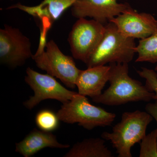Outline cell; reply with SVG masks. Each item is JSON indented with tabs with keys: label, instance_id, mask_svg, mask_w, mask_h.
Listing matches in <instances>:
<instances>
[{
	"label": "cell",
	"instance_id": "obj_13",
	"mask_svg": "<svg viewBox=\"0 0 157 157\" xmlns=\"http://www.w3.org/2000/svg\"><path fill=\"white\" fill-rule=\"evenodd\" d=\"M48 147L64 149L69 148L70 145L59 143L56 136L51 132L34 129L23 140L16 144L15 151L24 157H30Z\"/></svg>",
	"mask_w": 157,
	"mask_h": 157
},
{
	"label": "cell",
	"instance_id": "obj_3",
	"mask_svg": "<svg viewBox=\"0 0 157 157\" xmlns=\"http://www.w3.org/2000/svg\"><path fill=\"white\" fill-rule=\"evenodd\" d=\"M136 47L135 39L124 36L114 23L109 22L105 25L104 36L86 66L91 67L113 63H128L136 53Z\"/></svg>",
	"mask_w": 157,
	"mask_h": 157
},
{
	"label": "cell",
	"instance_id": "obj_8",
	"mask_svg": "<svg viewBox=\"0 0 157 157\" xmlns=\"http://www.w3.org/2000/svg\"><path fill=\"white\" fill-rule=\"evenodd\" d=\"M32 44L19 29L5 25L0 29V62L9 67L23 66L33 58Z\"/></svg>",
	"mask_w": 157,
	"mask_h": 157
},
{
	"label": "cell",
	"instance_id": "obj_1",
	"mask_svg": "<svg viewBox=\"0 0 157 157\" xmlns=\"http://www.w3.org/2000/svg\"><path fill=\"white\" fill-rule=\"evenodd\" d=\"M109 86L93 101L108 106H119L129 102L153 100L155 93L151 92L140 82L129 75L128 63H111Z\"/></svg>",
	"mask_w": 157,
	"mask_h": 157
},
{
	"label": "cell",
	"instance_id": "obj_17",
	"mask_svg": "<svg viewBox=\"0 0 157 157\" xmlns=\"http://www.w3.org/2000/svg\"><path fill=\"white\" fill-rule=\"evenodd\" d=\"M139 157H157V128L141 140Z\"/></svg>",
	"mask_w": 157,
	"mask_h": 157
},
{
	"label": "cell",
	"instance_id": "obj_16",
	"mask_svg": "<svg viewBox=\"0 0 157 157\" xmlns=\"http://www.w3.org/2000/svg\"><path fill=\"white\" fill-rule=\"evenodd\" d=\"M35 121L40 130L51 132L59 128L60 120L57 113L50 109H44L37 113Z\"/></svg>",
	"mask_w": 157,
	"mask_h": 157
},
{
	"label": "cell",
	"instance_id": "obj_14",
	"mask_svg": "<svg viewBox=\"0 0 157 157\" xmlns=\"http://www.w3.org/2000/svg\"><path fill=\"white\" fill-rule=\"evenodd\" d=\"M103 138H90L75 144L64 157H112Z\"/></svg>",
	"mask_w": 157,
	"mask_h": 157
},
{
	"label": "cell",
	"instance_id": "obj_20",
	"mask_svg": "<svg viewBox=\"0 0 157 157\" xmlns=\"http://www.w3.org/2000/svg\"><path fill=\"white\" fill-rule=\"evenodd\" d=\"M155 70L156 71H157V66L155 67Z\"/></svg>",
	"mask_w": 157,
	"mask_h": 157
},
{
	"label": "cell",
	"instance_id": "obj_10",
	"mask_svg": "<svg viewBox=\"0 0 157 157\" xmlns=\"http://www.w3.org/2000/svg\"><path fill=\"white\" fill-rule=\"evenodd\" d=\"M109 22L114 23L124 36L134 39L147 38L157 29V20L152 14L138 13L132 7Z\"/></svg>",
	"mask_w": 157,
	"mask_h": 157
},
{
	"label": "cell",
	"instance_id": "obj_6",
	"mask_svg": "<svg viewBox=\"0 0 157 157\" xmlns=\"http://www.w3.org/2000/svg\"><path fill=\"white\" fill-rule=\"evenodd\" d=\"M105 31V25L92 19L78 18L68 38L73 57L86 64L101 42Z\"/></svg>",
	"mask_w": 157,
	"mask_h": 157
},
{
	"label": "cell",
	"instance_id": "obj_4",
	"mask_svg": "<svg viewBox=\"0 0 157 157\" xmlns=\"http://www.w3.org/2000/svg\"><path fill=\"white\" fill-rule=\"evenodd\" d=\"M73 58L64 54L55 42L51 40L45 45L39 44L32 59L39 69L59 78L67 87L74 89L81 70L76 67Z\"/></svg>",
	"mask_w": 157,
	"mask_h": 157
},
{
	"label": "cell",
	"instance_id": "obj_18",
	"mask_svg": "<svg viewBox=\"0 0 157 157\" xmlns=\"http://www.w3.org/2000/svg\"><path fill=\"white\" fill-rule=\"evenodd\" d=\"M140 77L145 79V86L151 92L155 93L153 100H157V73L155 70L145 67L137 70Z\"/></svg>",
	"mask_w": 157,
	"mask_h": 157
},
{
	"label": "cell",
	"instance_id": "obj_9",
	"mask_svg": "<svg viewBox=\"0 0 157 157\" xmlns=\"http://www.w3.org/2000/svg\"><path fill=\"white\" fill-rule=\"evenodd\" d=\"M128 3L117 0H77L71 7L72 16L76 18L89 17L104 25L131 8Z\"/></svg>",
	"mask_w": 157,
	"mask_h": 157
},
{
	"label": "cell",
	"instance_id": "obj_15",
	"mask_svg": "<svg viewBox=\"0 0 157 157\" xmlns=\"http://www.w3.org/2000/svg\"><path fill=\"white\" fill-rule=\"evenodd\" d=\"M136 53L138 56L136 62L157 63V29L149 36L139 40Z\"/></svg>",
	"mask_w": 157,
	"mask_h": 157
},
{
	"label": "cell",
	"instance_id": "obj_19",
	"mask_svg": "<svg viewBox=\"0 0 157 157\" xmlns=\"http://www.w3.org/2000/svg\"><path fill=\"white\" fill-rule=\"evenodd\" d=\"M155 103H148L145 106L146 112L155 120L157 123V100H155Z\"/></svg>",
	"mask_w": 157,
	"mask_h": 157
},
{
	"label": "cell",
	"instance_id": "obj_2",
	"mask_svg": "<svg viewBox=\"0 0 157 157\" xmlns=\"http://www.w3.org/2000/svg\"><path fill=\"white\" fill-rule=\"evenodd\" d=\"M153 118L148 113L140 110L124 113L112 132H103L101 137L110 141L118 157H132V147L146 135V129Z\"/></svg>",
	"mask_w": 157,
	"mask_h": 157
},
{
	"label": "cell",
	"instance_id": "obj_7",
	"mask_svg": "<svg viewBox=\"0 0 157 157\" xmlns=\"http://www.w3.org/2000/svg\"><path fill=\"white\" fill-rule=\"evenodd\" d=\"M25 82L33 90L34 95L24 102L25 107L32 109L41 101L52 99L63 104L72 100L78 93L67 89L57 81L53 76L48 74L38 73L31 68L26 70Z\"/></svg>",
	"mask_w": 157,
	"mask_h": 157
},
{
	"label": "cell",
	"instance_id": "obj_11",
	"mask_svg": "<svg viewBox=\"0 0 157 157\" xmlns=\"http://www.w3.org/2000/svg\"><path fill=\"white\" fill-rule=\"evenodd\" d=\"M77 0H43L36 6H28L17 3L6 9H18L33 17L41 20L43 31L49 29L67 9L71 8Z\"/></svg>",
	"mask_w": 157,
	"mask_h": 157
},
{
	"label": "cell",
	"instance_id": "obj_5",
	"mask_svg": "<svg viewBox=\"0 0 157 157\" xmlns=\"http://www.w3.org/2000/svg\"><path fill=\"white\" fill-rule=\"evenodd\" d=\"M60 121L69 124L77 123L85 129L109 126L115 120V113L93 105L85 96L78 93L63 103L57 113Z\"/></svg>",
	"mask_w": 157,
	"mask_h": 157
},
{
	"label": "cell",
	"instance_id": "obj_21",
	"mask_svg": "<svg viewBox=\"0 0 157 157\" xmlns=\"http://www.w3.org/2000/svg\"><path fill=\"white\" fill-rule=\"evenodd\" d=\"M11 1H14V0H11Z\"/></svg>",
	"mask_w": 157,
	"mask_h": 157
},
{
	"label": "cell",
	"instance_id": "obj_12",
	"mask_svg": "<svg viewBox=\"0 0 157 157\" xmlns=\"http://www.w3.org/2000/svg\"><path fill=\"white\" fill-rule=\"evenodd\" d=\"M110 70L109 65H104L81 70L76 83L78 94L91 98L101 95L106 83L109 81Z\"/></svg>",
	"mask_w": 157,
	"mask_h": 157
}]
</instances>
